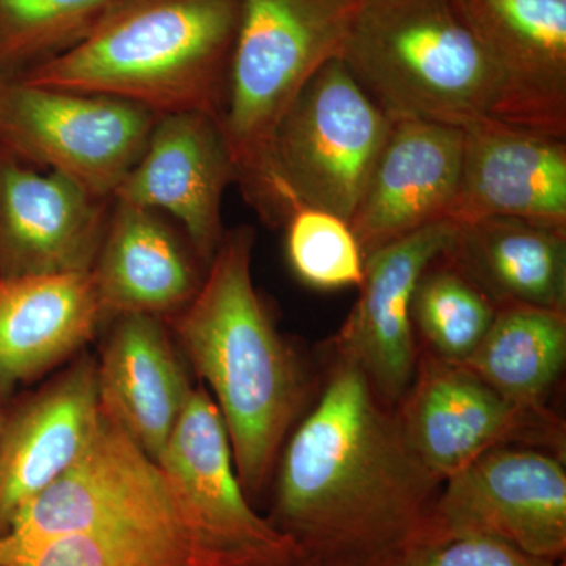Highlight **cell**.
I'll list each match as a JSON object with an SVG mask.
<instances>
[{"label": "cell", "mask_w": 566, "mask_h": 566, "mask_svg": "<svg viewBox=\"0 0 566 566\" xmlns=\"http://www.w3.org/2000/svg\"><path fill=\"white\" fill-rule=\"evenodd\" d=\"M0 566H199L180 527L120 524L14 542L0 536Z\"/></svg>", "instance_id": "cell-24"}, {"label": "cell", "mask_w": 566, "mask_h": 566, "mask_svg": "<svg viewBox=\"0 0 566 566\" xmlns=\"http://www.w3.org/2000/svg\"><path fill=\"white\" fill-rule=\"evenodd\" d=\"M395 415L409 449L442 482L497 447L558 434L547 412L521 408L465 365L428 353Z\"/></svg>", "instance_id": "cell-12"}, {"label": "cell", "mask_w": 566, "mask_h": 566, "mask_svg": "<svg viewBox=\"0 0 566 566\" xmlns=\"http://www.w3.org/2000/svg\"><path fill=\"white\" fill-rule=\"evenodd\" d=\"M565 360L566 312L505 305L463 365L512 403L547 412L546 395Z\"/></svg>", "instance_id": "cell-23"}, {"label": "cell", "mask_w": 566, "mask_h": 566, "mask_svg": "<svg viewBox=\"0 0 566 566\" xmlns=\"http://www.w3.org/2000/svg\"><path fill=\"white\" fill-rule=\"evenodd\" d=\"M7 417L2 416V412H0V438H2L3 433V427H6Z\"/></svg>", "instance_id": "cell-29"}, {"label": "cell", "mask_w": 566, "mask_h": 566, "mask_svg": "<svg viewBox=\"0 0 566 566\" xmlns=\"http://www.w3.org/2000/svg\"><path fill=\"white\" fill-rule=\"evenodd\" d=\"M352 0H241L221 117L234 182L270 227H285L274 182L279 126L307 82L340 54Z\"/></svg>", "instance_id": "cell-4"}, {"label": "cell", "mask_w": 566, "mask_h": 566, "mask_svg": "<svg viewBox=\"0 0 566 566\" xmlns=\"http://www.w3.org/2000/svg\"><path fill=\"white\" fill-rule=\"evenodd\" d=\"M199 264L161 212L112 199L92 270L106 316L177 314L202 285Z\"/></svg>", "instance_id": "cell-19"}, {"label": "cell", "mask_w": 566, "mask_h": 566, "mask_svg": "<svg viewBox=\"0 0 566 566\" xmlns=\"http://www.w3.org/2000/svg\"><path fill=\"white\" fill-rule=\"evenodd\" d=\"M390 128L392 118L340 59L324 63L275 136V192L285 221L301 208H315L349 222Z\"/></svg>", "instance_id": "cell-6"}, {"label": "cell", "mask_w": 566, "mask_h": 566, "mask_svg": "<svg viewBox=\"0 0 566 566\" xmlns=\"http://www.w3.org/2000/svg\"><path fill=\"white\" fill-rule=\"evenodd\" d=\"M493 77L490 118L566 139V0H453Z\"/></svg>", "instance_id": "cell-11"}, {"label": "cell", "mask_w": 566, "mask_h": 566, "mask_svg": "<svg viewBox=\"0 0 566 566\" xmlns=\"http://www.w3.org/2000/svg\"><path fill=\"white\" fill-rule=\"evenodd\" d=\"M120 0H0V80L80 43Z\"/></svg>", "instance_id": "cell-26"}, {"label": "cell", "mask_w": 566, "mask_h": 566, "mask_svg": "<svg viewBox=\"0 0 566 566\" xmlns=\"http://www.w3.org/2000/svg\"><path fill=\"white\" fill-rule=\"evenodd\" d=\"M104 318L92 273L0 279V397L77 352Z\"/></svg>", "instance_id": "cell-21"}, {"label": "cell", "mask_w": 566, "mask_h": 566, "mask_svg": "<svg viewBox=\"0 0 566 566\" xmlns=\"http://www.w3.org/2000/svg\"><path fill=\"white\" fill-rule=\"evenodd\" d=\"M159 115L106 95L0 81V153L112 199Z\"/></svg>", "instance_id": "cell-8"}, {"label": "cell", "mask_w": 566, "mask_h": 566, "mask_svg": "<svg viewBox=\"0 0 566 566\" xmlns=\"http://www.w3.org/2000/svg\"><path fill=\"white\" fill-rule=\"evenodd\" d=\"M490 538L542 560H564L566 472L534 447L490 450L442 483L422 543Z\"/></svg>", "instance_id": "cell-9"}, {"label": "cell", "mask_w": 566, "mask_h": 566, "mask_svg": "<svg viewBox=\"0 0 566 566\" xmlns=\"http://www.w3.org/2000/svg\"><path fill=\"white\" fill-rule=\"evenodd\" d=\"M253 244L251 227L226 232L199 292L174 315L182 352L214 394L249 494L270 479L308 395L303 365L253 285Z\"/></svg>", "instance_id": "cell-2"}, {"label": "cell", "mask_w": 566, "mask_h": 566, "mask_svg": "<svg viewBox=\"0 0 566 566\" xmlns=\"http://www.w3.org/2000/svg\"><path fill=\"white\" fill-rule=\"evenodd\" d=\"M0 81H2V80H0Z\"/></svg>", "instance_id": "cell-31"}, {"label": "cell", "mask_w": 566, "mask_h": 566, "mask_svg": "<svg viewBox=\"0 0 566 566\" xmlns=\"http://www.w3.org/2000/svg\"><path fill=\"white\" fill-rule=\"evenodd\" d=\"M463 134L453 222L512 218L566 232V139L490 117Z\"/></svg>", "instance_id": "cell-17"}, {"label": "cell", "mask_w": 566, "mask_h": 566, "mask_svg": "<svg viewBox=\"0 0 566 566\" xmlns=\"http://www.w3.org/2000/svg\"><path fill=\"white\" fill-rule=\"evenodd\" d=\"M385 566H564L490 538L420 543Z\"/></svg>", "instance_id": "cell-28"}, {"label": "cell", "mask_w": 566, "mask_h": 566, "mask_svg": "<svg viewBox=\"0 0 566 566\" xmlns=\"http://www.w3.org/2000/svg\"><path fill=\"white\" fill-rule=\"evenodd\" d=\"M98 368L104 415L158 463L192 387L159 316H117Z\"/></svg>", "instance_id": "cell-20"}, {"label": "cell", "mask_w": 566, "mask_h": 566, "mask_svg": "<svg viewBox=\"0 0 566 566\" xmlns=\"http://www.w3.org/2000/svg\"><path fill=\"white\" fill-rule=\"evenodd\" d=\"M352 2H353V0H352Z\"/></svg>", "instance_id": "cell-30"}, {"label": "cell", "mask_w": 566, "mask_h": 566, "mask_svg": "<svg viewBox=\"0 0 566 566\" xmlns=\"http://www.w3.org/2000/svg\"><path fill=\"white\" fill-rule=\"evenodd\" d=\"M274 526L311 566H385L422 543L442 480L357 365L337 357L277 458Z\"/></svg>", "instance_id": "cell-1"}, {"label": "cell", "mask_w": 566, "mask_h": 566, "mask_svg": "<svg viewBox=\"0 0 566 566\" xmlns=\"http://www.w3.org/2000/svg\"><path fill=\"white\" fill-rule=\"evenodd\" d=\"M120 524L185 531L159 465L102 409L87 449L22 506L6 536L36 542Z\"/></svg>", "instance_id": "cell-10"}, {"label": "cell", "mask_w": 566, "mask_h": 566, "mask_svg": "<svg viewBox=\"0 0 566 566\" xmlns=\"http://www.w3.org/2000/svg\"><path fill=\"white\" fill-rule=\"evenodd\" d=\"M234 182L221 123L199 112L159 115L139 161L115 189L117 202L169 212L205 268L223 240L222 199Z\"/></svg>", "instance_id": "cell-14"}, {"label": "cell", "mask_w": 566, "mask_h": 566, "mask_svg": "<svg viewBox=\"0 0 566 566\" xmlns=\"http://www.w3.org/2000/svg\"><path fill=\"white\" fill-rule=\"evenodd\" d=\"M240 21L241 0H120L80 43L13 81L221 123Z\"/></svg>", "instance_id": "cell-3"}, {"label": "cell", "mask_w": 566, "mask_h": 566, "mask_svg": "<svg viewBox=\"0 0 566 566\" xmlns=\"http://www.w3.org/2000/svg\"><path fill=\"white\" fill-rule=\"evenodd\" d=\"M455 232L453 221L431 223L368 255L357 303L335 335L337 357L357 365L392 408L411 387L420 357L411 315L417 283Z\"/></svg>", "instance_id": "cell-13"}, {"label": "cell", "mask_w": 566, "mask_h": 566, "mask_svg": "<svg viewBox=\"0 0 566 566\" xmlns=\"http://www.w3.org/2000/svg\"><path fill=\"white\" fill-rule=\"evenodd\" d=\"M495 307L566 312V232L512 218L457 223L446 252Z\"/></svg>", "instance_id": "cell-22"}, {"label": "cell", "mask_w": 566, "mask_h": 566, "mask_svg": "<svg viewBox=\"0 0 566 566\" xmlns=\"http://www.w3.org/2000/svg\"><path fill=\"white\" fill-rule=\"evenodd\" d=\"M495 307L446 253L427 268L412 297L415 333L428 354L465 364L493 323Z\"/></svg>", "instance_id": "cell-25"}, {"label": "cell", "mask_w": 566, "mask_h": 566, "mask_svg": "<svg viewBox=\"0 0 566 566\" xmlns=\"http://www.w3.org/2000/svg\"><path fill=\"white\" fill-rule=\"evenodd\" d=\"M463 142V128L458 126L392 120L348 222L364 259L431 223L452 221Z\"/></svg>", "instance_id": "cell-16"}, {"label": "cell", "mask_w": 566, "mask_h": 566, "mask_svg": "<svg viewBox=\"0 0 566 566\" xmlns=\"http://www.w3.org/2000/svg\"><path fill=\"white\" fill-rule=\"evenodd\" d=\"M111 210L65 175L0 153V279L92 273Z\"/></svg>", "instance_id": "cell-15"}, {"label": "cell", "mask_w": 566, "mask_h": 566, "mask_svg": "<svg viewBox=\"0 0 566 566\" xmlns=\"http://www.w3.org/2000/svg\"><path fill=\"white\" fill-rule=\"evenodd\" d=\"M102 417L98 368L84 357L7 419L0 438V536L91 444Z\"/></svg>", "instance_id": "cell-18"}, {"label": "cell", "mask_w": 566, "mask_h": 566, "mask_svg": "<svg viewBox=\"0 0 566 566\" xmlns=\"http://www.w3.org/2000/svg\"><path fill=\"white\" fill-rule=\"evenodd\" d=\"M338 59L392 120L490 117V66L453 0H353Z\"/></svg>", "instance_id": "cell-5"}, {"label": "cell", "mask_w": 566, "mask_h": 566, "mask_svg": "<svg viewBox=\"0 0 566 566\" xmlns=\"http://www.w3.org/2000/svg\"><path fill=\"white\" fill-rule=\"evenodd\" d=\"M199 566H311L303 551L256 515L207 389H192L158 463Z\"/></svg>", "instance_id": "cell-7"}, {"label": "cell", "mask_w": 566, "mask_h": 566, "mask_svg": "<svg viewBox=\"0 0 566 566\" xmlns=\"http://www.w3.org/2000/svg\"><path fill=\"white\" fill-rule=\"evenodd\" d=\"M285 229L289 262L305 285L316 290L359 289L365 259L348 221L333 212L301 208Z\"/></svg>", "instance_id": "cell-27"}]
</instances>
